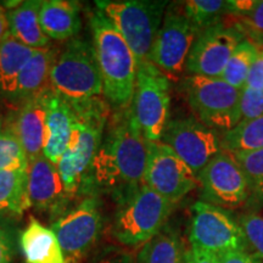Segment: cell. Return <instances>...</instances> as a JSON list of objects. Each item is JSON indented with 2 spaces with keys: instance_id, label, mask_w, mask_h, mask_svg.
Returning <instances> with one entry per match:
<instances>
[{
  "instance_id": "ac0fdd59",
  "label": "cell",
  "mask_w": 263,
  "mask_h": 263,
  "mask_svg": "<svg viewBox=\"0 0 263 263\" xmlns=\"http://www.w3.org/2000/svg\"><path fill=\"white\" fill-rule=\"evenodd\" d=\"M47 90V89H45ZM44 91L18 105L17 112L5 122L12 128L24 146L28 163L43 155L45 145V100Z\"/></svg>"
},
{
  "instance_id": "1f68e13d",
  "label": "cell",
  "mask_w": 263,
  "mask_h": 263,
  "mask_svg": "<svg viewBox=\"0 0 263 263\" xmlns=\"http://www.w3.org/2000/svg\"><path fill=\"white\" fill-rule=\"evenodd\" d=\"M88 263H136V256L118 245H105L91 252Z\"/></svg>"
},
{
  "instance_id": "d590c367",
  "label": "cell",
  "mask_w": 263,
  "mask_h": 263,
  "mask_svg": "<svg viewBox=\"0 0 263 263\" xmlns=\"http://www.w3.org/2000/svg\"><path fill=\"white\" fill-rule=\"evenodd\" d=\"M252 90L263 89V49L259 51L257 59H256L251 71H250L246 87Z\"/></svg>"
},
{
  "instance_id": "d4e9b609",
  "label": "cell",
  "mask_w": 263,
  "mask_h": 263,
  "mask_svg": "<svg viewBox=\"0 0 263 263\" xmlns=\"http://www.w3.org/2000/svg\"><path fill=\"white\" fill-rule=\"evenodd\" d=\"M222 150L230 154L248 153L263 147V115L242 120L232 129L221 134Z\"/></svg>"
},
{
  "instance_id": "d6a6232c",
  "label": "cell",
  "mask_w": 263,
  "mask_h": 263,
  "mask_svg": "<svg viewBox=\"0 0 263 263\" xmlns=\"http://www.w3.org/2000/svg\"><path fill=\"white\" fill-rule=\"evenodd\" d=\"M238 26L245 35H250L248 39L259 47L258 42L263 41V0H257L254 9L240 18Z\"/></svg>"
},
{
  "instance_id": "484cf974",
  "label": "cell",
  "mask_w": 263,
  "mask_h": 263,
  "mask_svg": "<svg viewBox=\"0 0 263 263\" xmlns=\"http://www.w3.org/2000/svg\"><path fill=\"white\" fill-rule=\"evenodd\" d=\"M26 179V171L0 172V218L5 216H21L27 210Z\"/></svg>"
},
{
  "instance_id": "5bb4252c",
  "label": "cell",
  "mask_w": 263,
  "mask_h": 263,
  "mask_svg": "<svg viewBox=\"0 0 263 263\" xmlns=\"http://www.w3.org/2000/svg\"><path fill=\"white\" fill-rule=\"evenodd\" d=\"M161 143L170 146L195 174L222 151L221 133L195 117L170 120Z\"/></svg>"
},
{
  "instance_id": "f35d334b",
  "label": "cell",
  "mask_w": 263,
  "mask_h": 263,
  "mask_svg": "<svg viewBox=\"0 0 263 263\" xmlns=\"http://www.w3.org/2000/svg\"><path fill=\"white\" fill-rule=\"evenodd\" d=\"M256 3H257V0H229V2H227L228 15L236 16L239 18L244 17L254 9Z\"/></svg>"
},
{
  "instance_id": "83f0119b",
  "label": "cell",
  "mask_w": 263,
  "mask_h": 263,
  "mask_svg": "<svg viewBox=\"0 0 263 263\" xmlns=\"http://www.w3.org/2000/svg\"><path fill=\"white\" fill-rule=\"evenodd\" d=\"M184 15L200 32L221 24L228 15V5L223 0H189L184 3Z\"/></svg>"
},
{
  "instance_id": "8d00e7d4",
  "label": "cell",
  "mask_w": 263,
  "mask_h": 263,
  "mask_svg": "<svg viewBox=\"0 0 263 263\" xmlns=\"http://www.w3.org/2000/svg\"><path fill=\"white\" fill-rule=\"evenodd\" d=\"M219 263H262L257 255L251 254L248 250L230 251L218 256Z\"/></svg>"
},
{
  "instance_id": "603a6c76",
  "label": "cell",
  "mask_w": 263,
  "mask_h": 263,
  "mask_svg": "<svg viewBox=\"0 0 263 263\" xmlns=\"http://www.w3.org/2000/svg\"><path fill=\"white\" fill-rule=\"evenodd\" d=\"M34 49L22 44L11 33L0 43V94L14 103L18 76Z\"/></svg>"
},
{
  "instance_id": "ffe728a7",
  "label": "cell",
  "mask_w": 263,
  "mask_h": 263,
  "mask_svg": "<svg viewBox=\"0 0 263 263\" xmlns=\"http://www.w3.org/2000/svg\"><path fill=\"white\" fill-rule=\"evenodd\" d=\"M18 246L26 263H68L52 229L33 216L20 233Z\"/></svg>"
},
{
  "instance_id": "8fae6325",
  "label": "cell",
  "mask_w": 263,
  "mask_h": 263,
  "mask_svg": "<svg viewBox=\"0 0 263 263\" xmlns=\"http://www.w3.org/2000/svg\"><path fill=\"white\" fill-rule=\"evenodd\" d=\"M201 201L221 209H236L250 199L248 179L236 157L221 151L196 174Z\"/></svg>"
},
{
  "instance_id": "e575fe53",
  "label": "cell",
  "mask_w": 263,
  "mask_h": 263,
  "mask_svg": "<svg viewBox=\"0 0 263 263\" xmlns=\"http://www.w3.org/2000/svg\"><path fill=\"white\" fill-rule=\"evenodd\" d=\"M16 254V236L14 229L0 218V263H12Z\"/></svg>"
},
{
  "instance_id": "52a82bcc",
  "label": "cell",
  "mask_w": 263,
  "mask_h": 263,
  "mask_svg": "<svg viewBox=\"0 0 263 263\" xmlns=\"http://www.w3.org/2000/svg\"><path fill=\"white\" fill-rule=\"evenodd\" d=\"M183 89L195 118L218 132L234 128L241 121V91L222 78L192 76L183 78Z\"/></svg>"
},
{
  "instance_id": "d6986e66",
  "label": "cell",
  "mask_w": 263,
  "mask_h": 263,
  "mask_svg": "<svg viewBox=\"0 0 263 263\" xmlns=\"http://www.w3.org/2000/svg\"><path fill=\"white\" fill-rule=\"evenodd\" d=\"M82 5L71 0H45L39 10L43 32L50 41L65 42L77 37L82 31Z\"/></svg>"
},
{
  "instance_id": "7402d4cb",
  "label": "cell",
  "mask_w": 263,
  "mask_h": 263,
  "mask_svg": "<svg viewBox=\"0 0 263 263\" xmlns=\"http://www.w3.org/2000/svg\"><path fill=\"white\" fill-rule=\"evenodd\" d=\"M42 2L28 0L8 12L9 32L14 37L32 49H42L51 45V41L43 32L39 21Z\"/></svg>"
},
{
  "instance_id": "f1b7e54d",
  "label": "cell",
  "mask_w": 263,
  "mask_h": 263,
  "mask_svg": "<svg viewBox=\"0 0 263 263\" xmlns=\"http://www.w3.org/2000/svg\"><path fill=\"white\" fill-rule=\"evenodd\" d=\"M28 160L24 146L9 124L0 133V172L27 171Z\"/></svg>"
},
{
  "instance_id": "8992f818",
  "label": "cell",
  "mask_w": 263,
  "mask_h": 263,
  "mask_svg": "<svg viewBox=\"0 0 263 263\" xmlns=\"http://www.w3.org/2000/svg\"><path fill=\"white\" fill-rule=\"evenodd\" d=\"M95 6L107 16L130 48L138 65L150 62V52L162 24L166 0H98Z\"/></svg>"
},
{
  "instance_id": "6da1fadb",
  "label": "cell",
  "mask_w": 263,
  "mask_h": 263,
  "mask_svg": "<svg viewBox=\"0 0 263 263\" xmlns=\"http://www.w3.org/2000/svg\"><path fill=\"white\" fill-rule=\"evenodd\" d=\"M147 141L130 106L114 111L78 196L111 194L120 201L144 184Z\"/></svg>"
},
{
  "instance_id": "60d3db41",
  "label": "cell",
  "mask_w": 263,
  "mask_h": 263,
  "mask_svg": "<svg viewBox=\"0 0 263 263\" xmlns=\"http://www.w3.org/2000/svg\"><path fill=\"white\" fill-rule=\"evenodd\" d=\"M4 123H5L4 117H3V114L0 112V133L3 132V128H4Z\"/></svg>"
},
{
  "instance_id": "44dd1931",
  "label": "cell",
  "mask_w": 263,
  "mask_h": 263,
  "mask_svg": "<svg viewBox=\"0 0 263 263\" xmlns=\"http://www.w3.org/2000/svg\"><path fill=\"white\" fill-rule=\"evenodd\" d=\"M59 51L60 49L51 45L47 48L34 49L32 57L18 76L14 104H22L48 89L49 76Z\"/></svg>"
},
{
  "instance_id": "f546056e",
  "label": "cell",
  "mask_w": 263,
  "mask_h": 263,
  "mask_svg": "<svg viewBox=\"0 0 263 263\" xmlns=\"http://www.w3.org/2000/svg\"><path fill=\"white\" fill-rule=\"evenodd\" d=\"M248 179L250 197L263 203V147L248 153L233 154Z\"/></svg>"
},
{
  "instance_id": "e0dca14e",
  "label": "cell",
  "mask_w": 263,
  "mask_h": 263,
  "mask_svg": "<svg viewBox=\"0 0 263 263\" xmlns=\"http://www.w3.org/2000/svg\"><path fill=\"white\" fill-rule=\"evenodd\" d=\"M45 100V145L43 155L57 164L60 162L77 127V116L71 104L60 95L54 93L50 87L44 93Z\"/></svg>"
},
{
  "instance_id": "7a4b0ae2",
  "label": "cell",
  "mask_w": 263,
  "mask_h": 263,
  "mask_svg": "<svg viewBox=\"0 0 263 263\" xmlns=\"http://www.w3.org/2000/svg\"><path fill=\"white\" fill-rule=\"evenodd\" d=\"M91 44L103 78L104 98L114 111L130 106L138 62L112 22L97 6L88 8Z\"/></svg>"
},
{
  "instance_id": "9c48e42d",
  "label": "cell",
  "mask_w": 263,
  "mask_h": 263,
  "mask_svg": "<svg viewBox=\"0 0 263 263\" xmlns=\"http://www.w3.org/2000/svg\"><path fill=\"white\" fill-rule=\"evenodd\" d=\"M130 108L144 139L161 141L170 122L171 80L151 62L138 65Z\"/></svg>"
},
{
  "instance_id": "4fadbf2b",
  "label": "cell",
  "mask_w": 263,
  "mask_h": 263,
  "mask_svg": "<svg viewBox=\"0 0 263 263\" xmlns=\"http://www.w3.org/2000/svg\"><path fill=\"white\" fill-rule=\"evenodd\" d=\"M200 31L184 12L170 9L163 16L150 52V62L167 76L177 80L185 72L186 59Z\"/></svg>"
},
{
  "instance_id": "3957f363",
  "label": "cell",
  "mask_w": 263,
  "mask_h": 263,
  "mask_svg": "<svg viewBox=\"0 0 263 263\" xmlns=\"http://www.w3.org/2000/svg\"><path fill=\"white\" fill-rule=\"evenodd\" d=\"M71 106L77 116V127L58 170L66 194L77 197L103 140L111 107L101 97Z\"/></svg>"
},
{
  "instance_id": "ba28073f",
  "label": "cell",
  "mask_w": 263,
  "mask_h": 263,
  "mask_svg": "<svg viewBox=\"0 0 263 263\" xmlns=\"http://www.w3.org/2000/svg\"><path fill=\"white\" fill-rule=\"evenodd\" d=\"M100 200L95 195L81 196L51 219V229L68 263H83L95 250L103 232Z\"/></svg>"
},
{
  "instance_id": "cb8c5ba5",
  "label": "cell",
  "mask_w": 263,
  "mask_h": 263,
  "mask_svg": "<svg viewBox=\"0 0 263 263\" xmlns=\"http://www.w3.org/2000/svg\"><path fill=\"white\" fill-rule=\"evenodd\" d=\"M185 254L178 229L166 224L141 246L136 263H183Z\"/></svg>"
},
{
  "instance_id": "74e56055",
  "label": "cell",
  "mask_w": 263,
  "mask_h": 263,
  "mask_svg": "<svg viewBox=\"0 0 263 263\" xmlns=\"http://www.w3.org/2000/svg\"><path fill=\"white\" fill-rule=\"evenodd\" d=\"M183 263H219V261L217 255L190 246L184 254Z\"/></svg>"
},
{
  "instance_id": "ab89813d",
  "label": "cell",
  "mask_w": 263,
  "mask_h": 263,
  "mask_svg": "<svg viewBox=\"0 0 263 263\" xmlns=\"http://www.w3.org/2000/svg\"><path fill=\"white\" fill-rule=\"evenodd\" d=\"M9 33V22H8V12L0 5V43L5 38Z\"/></svg>"
},
{
  "instance_id": "2e32d148",
  "label": "cell",
  "mask_w": 263,
  "mask_h": 263,
  "mask_svg": "<svg viewBox=\"0 0 263 263\" xmlns=\"http://www.w3.org/2000/svg\"><path fill=\"white\" fill-rule=\"evenodd\" d=\"M26 206L37 211L49 212L50 219L61 213L74 197L65 192L58 166L41 155L28 163L26 171Z\"/></svg>"
},
{
  "instance_id": "9a60e30c",
  "label": "cell",
  "mask_w": 263,
  "mask_h": 263,
  "mask_svg": "<svg viewBox=\"0 0 263 263\" xmlns=\"http://www.w3.org/2000/svg\"><path fill=\"white\" fill-rule=\"evenodd\" d=\"M246 39L238 25L221 24L200 32L186 59L185 71L192 76L221 78L236 47Z\"/></svg>"
},
{
  "instance_id": "836d02e7",
  "label": "cell",
  "mask_w": 263,
  "mask_h": 263,
  "mask_svg": "<svg viewBox=\"0 0 263 263\" xmlns=\"http://www.w3.org/2000/svg\"><path fill=\"white\" fill-rule=\"evenodd\" d=\"M241 121L251 120V118L263 115V89L252 90L244 88L241 91Z\"/></svg>"
},
{
  "instance_id": "277c9868",
  "label": "cell",
  "mask_w": 263,
  "mask_h": 263,
  "mask_svg": "<svg viewBox=\"0 0 263 263\" xmlns=\"http://www.w3.org/2000/svg\"><path fill=\"white\" fill-rule=\"evenodd\" d=\"M49 87L70 104L104 95L103 78L90 41L76 37L66 43L51 67Z\"/></svg>"
},
{
  "instance_id": "4316f807",
  "label": "cell",
  "mask_w": 263,
  "mask_h": 263,
  "mask_svg": "<svg viewBox=\"0 0 263 263\" xmlns=\"http://www.w3.org/2000/svg\"><path fill=\"white\" fill-rule=\"evenodd\" d=\"M261 49L250 39H244L230 57L221 78L229 85L242 90L246 87L250 71L254 66Z\"/></svg>"
},
{
  "instance_id": "4dcf8cb0",
  "label": "cell",
  "mask_w": 263,
  "mask_h": 263,
  "mask_svg": "<svg viewBox=\"0 0 263 263\" xmlns=\"http://www.w3.org/2000/svg\"><path fill=\"white\" fill-rule=\"evenodd\" d=\"M244 232L248 246L252 248L254 254L263 258V216L257 213H246L239 219Z\"/></svg>"
},
{
  "instance_id": "30bf717a",
  "label": "cell",
  "mask_w": 263,
  "mask_h": 263,
  "mask_svg": "<svg viewBox=\"0 0 263 263\" xmlns=\"http://www.w3.org/2000/svg\"><path fill=\"white\" fill-rule=\"evenodd\" d=\"M189 228L190 246L217 256L248 250L244 232L238 221L221 207L197 201L192 207Z\"/></svg>"
},
{
  "instance_id": "7c38bea8",
  "label": "cell",
  "mask_w": 263,
  "mask_h": 263,
  "mask_svg": "<svg viewBox=\"0 0 263 263\" xmlns=\"http://www.w3.org/2000/svg\"><path fill=\"white\" fill-rule=\"evenodd\" d=\"M144 184L173 205L199 188L196 174L161 141H147Z\"/></svg>"
},
{
  "instance_id": "5b68a950",
  "label": "cell",
  "mask_w": 263,
  "mask_h": 263,
  "mask_svg": "<svg viewBox=\"0 0 263 263\" xmlns=\"http://www.w3.org/2000/svg\"><path fill=\"white\" fill-rule=\"evenodd\" d=\"M111 235L120 245L136 248L154 238L167 224L174 205L145 184L117 201Z\"/></svg>"
}]
</instances>
